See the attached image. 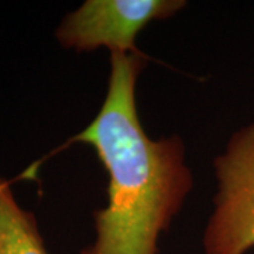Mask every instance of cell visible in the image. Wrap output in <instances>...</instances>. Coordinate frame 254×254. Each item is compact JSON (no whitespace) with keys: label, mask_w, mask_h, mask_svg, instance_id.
<instances>
[{"label":"cell","mask_w":254,"mask_h":254,"mask_svg":"<svg viewBox=\"0 0 254 254\" xmlns=\"http://www.w3.org/2000/svg\"><path fill=\"white\" fill-rule=\"evenodd\" d=\"M213 165L218 193L203 232V250L245 254L254 247V122L232 134Z\"/></svg>","instance_id":"obj_2"},{"label":"cell","mask_w":254,"mask_h":254,"mask_svg":"<svg viewBox=\"0 0 254 254\" xmlns=\"http://www.w3.org/2000/svg\"><path fill=\"white\" fill-rule=\"evenodd\" d=\"M184 0H86L65 16L55 30L57 41L78 53L106 47L110 53L143 54L137 36L151 21L173 17Z\"/></svg>","instance_id":"obj_3"},{"label":"cell","mask_w":254,"mask_h":254,"mask_svg":"<svg viewBox=\"0 0 254 254\" xmlns=\"http://www.w3.org/2000/svg\"><path fill=\"white\" fill-rule=\"evenodd\" d=\"M0 254H50L36 216L18 205L3 177H0Z\"/></svg>","instance_id":"obj_4"},{"label":"cell","mask_w":254,"mask_h":254,"mask_svg":"<svg viewBox=\"0 0 254 254\" xmlns=\"http://www.w3.org/2000/svg\"><path fill=\"white\" fill-rule=\"evenodd\" d=\"M144 54L110 53L99 113L71 143L91 145L108 177V205L95 210L96 237L81 254H158V240L193 188L180 137L153 140L138 116L137 81Z\"/></svg>","instance_id":"obj_1"}]
</instances>
